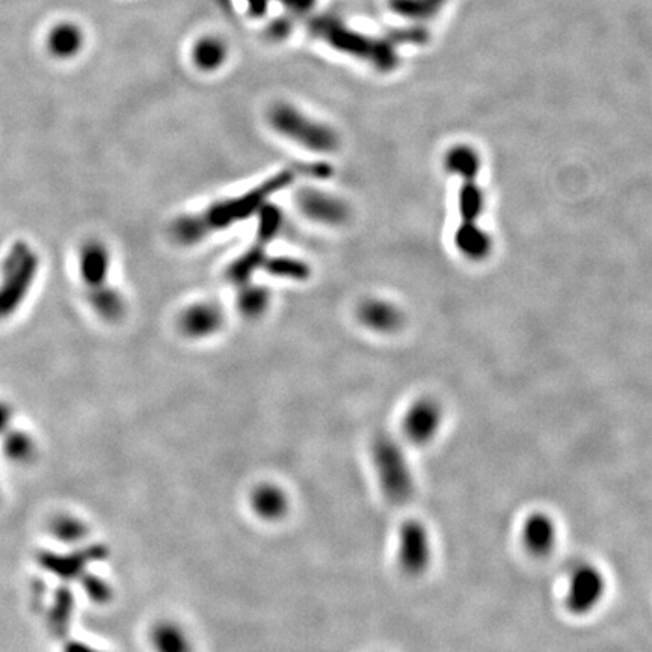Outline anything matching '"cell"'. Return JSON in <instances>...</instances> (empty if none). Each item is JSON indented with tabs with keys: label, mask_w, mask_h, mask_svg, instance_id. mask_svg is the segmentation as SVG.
<instances>
[{
	"label": "cell",
	"mask_w": 652,
	"mask_h": 652,
	"mask_svg": "<svg viewBox=\"0 0 652 652\" xmlns=\"http://www.w3.org/2000/svg\"><path fill=\"white\" fill-rule=\"evenodd\" d=\"M523 542L532 556H548L557 544V527L553 518L544 512L530 515L523 526Z\"/></svg>",
	"instance_id": "7c38bea8"
},
{
	"label": "cell",
	"mask_w": 652,
	"mask_h": 652,
	"mask_svg": "<svg viewBox=\"0 0 652 652\" xmlns=\"http://www.w3.org/2000/svg\"><path fill=\"white\" fill-rule=\"evenodd\" d=\"M11 420H13V411L7 403L0 402V437L10 428Z\"/></svg>",
	"instance_id": "4316f807"
},
{
	"label": "cell",
	"mask_w": 652,
	"mask_h": 652,
	"mask_svg": "<svg viewBox=\"0 0 652 652\" xmlns=\"http://www.w3.org/2000/svg\"><path fill=\"white\" fill-rule=\"evenodd\" d=\"M111 271V254L103 243H87L80 253V274L90 289L102 286L108 280Z\"/></svg>",
	"instance_id": "5bb4252c"
},
{
	"label": "cell",
	"mask_w": 652,
	"mask_h": 652,
	"mask_svg": "<svg viewBox=\"0 0 652 652\" xmlns=\"http://www.w3.org/2000/svg\"><path fill=\"white\" fill-rule=\"evenodd\" d=\"M77 582L80 583L85 594H87V597L90 598L93 603L108 604L109 601L112 600L114 591H112V586L109 585V582H106L103 577L87 571V573L80 577Z\"/></svg>",
	"instance_id": "484cf974"
},
{
	"label": "cell",
	"mask_w": 652,
	"mask_h": 652,
	"mask_svg": "<svg viewBox=\"0 0 652 652\" xmlns=\"http://www.w3.org/2000/svg\"><path fill=\"white\" fill-rule=\"evenodd\" d=\"M84 34L73 23H59L50 31L47 47L56 58L68 59L76 56L84 46Z\"/></svg>",
	"instance_id": "e0dca14e"
},
{
	"label": "cell",
	"mask_w": 652,
	"mask_h": 652,
	"mask_svg": "<svg viewBox=\"0 0 652 652\" xmlns=\"http://www.w3.org/2000/svg\"><path fill=\"white\" fill-rule=\"evenodd\" d=\"M108 557V548L105 545H88L77 548L68 553H55V551H41L37 560L41 568L52 576L58 577L62 582H77L88 571L91 563L102 562Z\"/></svg>",
	"instance_id": "8992f818"
},
{
	"label": "cell",
	"mask_w": 652,
	"mask_h": 652,
	"mask_svg": "<svg viewBox=\"0 0 652 652\" xmlns=\"http://www.w3.org/2000/svg\"><path fill=\"white\" fill-rule=\"evenodd\" d=\"M357 316L367 330L379 334L396 333L405 322V316L397 305L379 298H369L361 302Z\"/></svg>",
	"instance_id": "8fae6325"
},
{
	"label": "cell",
	"mask_w": 652,
	"mask_h": 652,
	"mask_svg": "<svg viewBox=\"0 0 652 652\" xmlns=\"http://www.w3.org/2000/svg\"><path fill=\"white\" fill-rule=\"evenodd\" d=\"M268 117L275 132L307 150L314 153H333L339 148L340 138L333 127L308 117L290 103H277L272 106Z\"/></svg>",
	"instance_id": "3957f363"
},
{
	"label": "cell",
	"mask_w": 652,
	"mask_h": 652,
	"mask_svg": "<svg viewBox=\"0 0 652 652\" xmlns=\"http://www.w3.org/2000/svg\"><path fill=\"white\" fill-rule=\"evenodd\" d=\"M248 2H250L251 13L254 16H262L266 7H268V0H248Z\"/></svg>",
	"instance_id": "4dcf8cb0"
},
{
	"label": "cell",
	"mask_w": 652,
	"mask_h": 652,
	"mask_svg": "<svg viewBox=\"0 0 652 652\" xmlns=\"http://www.w3.org/2000/svg\"><path fill=\"white\" fill-rule=\"evenodd\" d=\"M446 170L461 180L477 179L480 173L479 154L467 145H458L447 153Z\"/></svg>",
	"instance_id": "ffe728a7"
},
{
	"label": "cell",
	"mask_w": 652,
	"mask_h": 652,
	"mask_svg": "<svg viewBox=\"0 0 652 652\" xmlns=\"http://www.w3.org/2000/svg\"><path fill=\"white\" fill-rule=\"evenodd\" d=\"M271 305V293L262 286H245L237 296V308L248 319H259Z\"/></svg>",
	"instance_id": "cb8c5ba5"
},
{
	"label": "cell",
	"mask_w": 652,
	"mask_h": 652,
	"mask_svg": "<svg viewBox=\"0 0 652 652\" xmlns=\"http://www.w3.org/2000/svg\"><path fill=\"white\" fill-rule=\"evenodd\" d=\"M458 206L462 222H477L485 209V194L477 185V179L462 180Z\"/></svg>",
	"instance_id": "603a6c76"
},
{
	"label": "cell",
	"mask_w": 652,
	"mask_h": 652,
	"mask_svg": "<svg viewBox=\"0 0 652 652\" xmlns=\"http://www.w3.org/2000/svg\"><path fill=\"white\" fill-rule=\"evenodd\" d=\"M4 444H2V452L5 458L13 464L25 465L34 461L37 456V443L28 432L7 431L4 435Z\"/></svg>",
	"instance_id": "d6986e66"
},
{
	"label": "cell",
	"mask_w": 652,
	"mask_h": 652,
	"mask_svg": "<svg viewBox=\"0 0 652 652\" xmlns=\"http://www.w3.org/2000/svg\"><path fill=\"white\" fill-rule=\"evenodd\" d=\"M455 245L470 260L485 259L493 248L491 237L477 222H461L455 231Z\"/></svg>",
	"instance_id": "9a60e30c"
},
{
	"label": "cell",
	"mask_w": 652,
	"mask_h": 652,
	"mask_svg": "<svg viewBox=\"0 0 652 652\" xmlns=\"http://www.w3.org/2000/svg\"><path fill=\"white\" fill-rule=\"evenodd\" d=\"M64 652H102L99 649L93 648V646L87 645V643L77 642V640H71L65 645Z\"/></svg>",
	"instance_id": "f1b7e54d"
},
{
	"label": "cell",
	"mask_w": 652,
	"mask_h": 652,
	"mask_svg": "<svg viewBox=\"0 0 652 652\" xmlns=\"http://www.w3.org/2000/svg\"><path fill=\"white\" fill-rule=\"evenodd\" d=\"M148 640L154 652H195L191 634L174 619L154 622Z\"/></svg>",
	"instance_id": "4fadbf2b"
},
{
	"label": "cell",
	"mask_w": 652,
	"mask_h": 652,
	"mask_svg": "<svg viewBox=\"0 0 652 652\" xmlns=\"http://www.w3.org/2000/svg\"><path fill=\"white\" fill-rule=\"evenodd\" d=\"M432 560V541L428 527L411 518L400 526L397 535V562L408 577H420L428 571Z\"/></svg>",
	"instance_id": "5b68a950"
},
{
	"label": "cell",
	"mask_w": 652,
	"mask_h": 652,
	"mask_svg": "<svg viewBox=\"0 0 652 652\" xmlns=\"http://www.w3.org/2000/svg\"><path fill=\"white\" fill-rule=\"evenodd\" d=\"M50 535L62 544L73 545L84 541L88 526L84 520L71 514H58L49 524Z\"/></svg>",
	"instance_id": "7402d4cb"
},
{
	"label": "cell",
	"mask_w": 652,
	"mask_h": 652,
	"mask_svg": "<svg viewBox=\"0 0 652 652\" xmlns=\"http://www.w3.org/2000/svg\"><path fill=\"white\" fill-rule=\"evenodd\" d=\"M224 322V310L215 302L203 301L183 310L179 317V328L183 336L203 340L219 333Z\"/></svg>",
	"instance_id": "9c48e42d"
},
{
	"label": "cell",
	"mask_w": 652,
	"mask_h": 652,
	"mask_svg": "<svg viewBox=\"0 0 652 652\" xmlns=\"http://www.w3.org/2000/svg\"><path fill=\"white\" fill-rule=\"evenodd\" d=\"M370 459L385 499L396 506L410 503L416 494V479L399 441L388 434L376 435L370 444Z\"/></svg>",
	"instance_id": "6da1fadb"
},
{
	"label": "cell",
	"mask_w": 652,
	"mask_h": 652,
	"mask_svg": "<svg viewBox=\"0 0 652 652\" xmlns=\"http://www.w3.org/2000/svg\"><path fill=\"white\" fill-rule=\"evenodd\" d=\"M227 44L218 37H204L195 44L194 62L200 70L215 71L224 65L227 59Z\"/></svg>",
	"instance_id": "44dd1931"
},
{
	"label": "cell",
	"mask_w": 652,
	"mask_h": 652,
	"mask_svg": "<svg viewBox=\"0 0 652 652\" xmlns=\"http://www.w3.org/2000/svg\"><path fill=\"white\" fill-rule=\"evenodd\" d=\"M447 0H390V8L411 20H428L441 10Z\"/></svg>",
	"instance_id": "d4e9b609"
},
{
	"label": "cell",
	"mask_w": 652,
	"mask_h": 652,
	"mask_svg": "<svg viewBox=\"0 0 652 652\" xmlns=\"http://www.w3.org/2000/svg\"><path fill=\"white\" fill-rule=\"evenodd\" d=\"M90 302L96 313L109 322L120 320L126 313V301L123 295L108 284L90 289Z\"/></svg>",
	"instance_id": "ac0fdd59"
},
{
	"label": "cell",
	"mask_w": 652,
	"mask_h": 652,
	"mask_svg": "<svg viewBox=\"0 0 652 652\" xmlns=\"http://www.w3.org/2000/svg\"><path fill=\"white\" fill-rule=\"evenodd\" d=\"M298 206L305 216L325 225H342L351 216V209L342 198L319 189H305L298 195Z\"/></svg>",
	"instance_id": "ba28073f"
},
{
	"label": "cell",
	"mask_w": 652,
	"mask_h": 652,
	"mask_svg": "<svg viewBox=\"0 0 652 652\" xmlns=\"http://www.w3.org/2000/svg\"><path fill=\"white\" fill-rule=\"evenodd\" d=\"M290 25L287 22H283V20H280V22H275L274 25H272L271 28V34L274 35V37H286L287 32H289Z\"/></svg>",
	"instance_id": "f546056e"
},
{
	"label": "cell",
	"mask_w": 652,
	"mask_h": 652,
	"mask_svg": "<svg viewBox=\"0 0 652 652\" xmlns=\"http://www.w3.org/2000/svg\"><path fill=\"white\" fill-rule=\"evenodd\" d=\"M443 426V408L437 400L423 397L406 411L402 429L406 440L416 446H425L435 440Z\"/></svg>",
	"instance_id": "52a82bcc"
},
{
	"label": "cell",
	"mask_w": 652,
	"mask_h": 652,
	"mask_svg": "<svg viewBox=\"0 0 652 652\" xmlns=\"http://www.w3.org/2000/svg\"><path fill=\"white\" fill-rule=\"evenodd\" d=\"M311 31L317 37L323 38L326 43L336 47L337 50L364 59L378 70L391 71L399 65V56L394 49V41L391 37H366V35L349 31L342 22L331 19V17L313 20Z\"/></svg>",
	"instance_id": "7a4b0ae2"
},
{
	"label": "cell",
	"mask_w": 652,
	"mask_h": 652,
	"mask_svg": "<svg viewBox=\"0 0 652 652\" xmlns=\"http://www.w3.org/2000/svg\"><path fill=\"white\" fill-rule=\"evenodd\" d=\"M250 508L265 523H280L290 512V496L275 482L257 483L250 493Z\"/></svg>",
	"instance_id": "30bf717a"
},
{
	"label": "cell",
	"mask_w": 652,
	"mask_h": 652,
	"mask_svg": "<svg viewBox=\"0 0 652 652\" xmlns=\"http://www.w3.org/2000/svg\"><path fill=\"white\" fill-rule=\"evenodd\" d=\"M76 610V597L67 585L59 586L47 610V627L56 637H64L70 630Z\"/></svg>",
	"instance_id": "2e32d148"
},
{
	"label": "cell",
	"mask_w": 652,
	"mask_h": 652,
	"mask_svg": "<svg viewBox=\"0 0 652 652\" xmlns=\"http://www.w3.org/2000/svg\"><path fill=\"white\" fill-rule=\"evenodd\" d=\"M280 2H283L287 8L296 11V13H304L314 5V0H280Z\"/></svg>",
	"instance_id": "83f0119b"
},
{
	"label": "cell",
	"mask_w": 652,
	"mask_h": 652,
	"mask_svg": "<svg viewBox=\"0 0 652 652\" xmlns=\"http://www.w3.org/2000/svg\"><path fill=\"white\" fill-rule=\"evenodd\" d=\"M606 589V577L598 566L588 562L577 563L569 573L566 609L573 615H588L600 606Z\"/></svg>",
	"instance_id": "277c9868"
}]
</instances>
